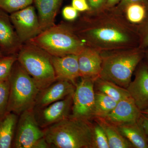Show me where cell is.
<instances>
[{"label":"cell","mask_w":148,"mask_h":148,"mask_svg":"<svg viewBox=\"0 0 148 148\" xmlns=\"http://www.w3.org/2000/svg\"><path fill=\"white\" fill-rule=\"evenodd\" d=\"M9 97L7 112L19 116L34 108L40 89L18 61L14 64L8 79Z\"/></svg>","instance_id":"5"},{"label":"cell","mask_w":148,"mask_h":148,"mask_svg":"<svg viewBox=\"0 0 148 148\" xmlns=\"http://www.w3.org/2000/svg\"><path fill=\"white\" fill-rule=\"evenodd\" d=\"M50 148L48 143L47 142L45 137L40 139L35 144L33 148Z\"/></svg>","instance_id":"32"},{"label":"cell","mask_w":148,"mask_h":148,"mask_svg":"<svg viewBox=\"0 0 148 148\" xmlns=\"http://www.w3.org/2000/svg\"><path fill=\"white\" fill-rule=\"evenodd\" d=\"M80 77L95 79L102 70L103 58L101 51L86 46L78 55Z\"/></svg>","instance_id":"14"},{"label":"cell","mask_w":148,"mask_h":148,"mask_svg":"<svg viewBox=\"0 0 148 148\" xmlns=\"http://www.w3.org/2000/svg\"><path fill=\"white\" fill-rule=\"evenodd\" d=\"M62 15L67 21H73L76 19L78 13L77 11L72 6H67L63 9Z\"/></svg>","instance_id":"28"},{"label":"cell","mask_w":148,"mask_h":148,"mask_svg":"<svg viewBox=\"0 0 148 148\" xmlns=\"http://www.w3.org/2000/svg\"><path fill=\"white\" fill-rule=\"evenodd\" d=\"M75 86L71 82L56 80L47 87L40 90L37 95L34 109H40L62 100L73 94Z\"/></svg>","instance_id":"12"},{"label":"cell","mask_w":148,"mask_h":148,"mask_svg":"<svg viewBox=\"0 0 148 148\" xmlns=\"http://www.w3.org/2000/svg\"><path fill=\"white\" fill-rule=\"evenodd\" d=\"M4 56V55L3 54L1 50H0V58H1V57H2V56Z\"/></svg>","instance_id":"37"},{"label":"cell","mask_w":148,"mask_h":148,"mask_svg":"<svg viewBox=\"0 0 148 148\" xmlns=\"http://www.w3.org/2000/svg\"><path fill=\"white\" fill-rule=\"evenodd\" d=\"M140 121L148 137V117L145 116L142 114V116L140 119Z\"/></svg>","instance_id":"33"},{"label":"cell","mask_w":148,"mask_h":148,"mask_svg":"<svg viewBox=\"0 0 148 148\" xmlns=\"http://www.w3.org/2000/svg\"><path fill=\"white\" fill-rule=\"evenodd\" d=\"M124 10L125 17L130 24H140L146 17V9L144 4H130L125 8Z\"/></svg>","instance_id":"23"},{"label":"cell","mask_w":148,"mask_h":148,"mask_svg":"<svg viewBox=\"0 0 148 148\" xmlns=\"http://www.w3.org/2000/svg\"><path fill=\"white\" fill-rule=\"evenodd\" d=\"M34 0H0V9L11 14L31 5Z\"/></svg>","instance_id":"26"},{"label":"cell","mask_w":148,"mask_h":148,"mask_svg":"<svg viewBox=\"0 0 148 148\" xmlns=\"http://www.w3.org/2000/svg\"><path fill=\"white\" fill-rule=\"evenodd\" d=\"M116 127L122 135L131 143L133 148H148V137L140 120L135 123Z\"/></svg>","instance_id":"19"},{"label":"cell","mask_w":148,"mask_h":148,"mask_svg":"<svg viewBox=\"0 0 148 148\" xmlns=\"http://www.w3.org/2000/svg\"><path fill=\"white\" fill-rule=\"evenodd\" d=\"M122 12L105 6L88 11L72 26L86 46L101 52L132 49L134 34Z\"/></svg>","instance_id":"1"},{"label":"cell","mask_w":148,"mask_h":148,"mask_svg":"<svg viewBox=\"0 0 148 148\" xmlns=\"http://www.w3.org/2000/svg\"><path fill=\"white\" fill-rule=\"evenodd\" d=\"M51 60L56 80L68 81L75 86L77 79L80 77L78 55L51 56Z\"/></svg>","instance_id":"15"},{"label":"cell","mask_w":148,"mask_h":148,"mask_svg":"<svg viewBox=\"0 0 148 148\" xmlns=\"http://www.w3.org/2000/svg\"><path fill=\"white\" fill-rule=\"evenodd\" d=\"M44 137L43 129L37 122L34 108L29 109L18 117L12 147L33 148L37 141Z\"/></svg>","instance_id":"7"},{"label":"cell","mask_w":148,"mask_h":148,"mask_svg":"<svg viewBox=\"0 0 148 148\" xmlns=\"http://www.w3.org/2000/svg\"><path fill=\"white\" fill-rule=\"evenodd\" d=\"M92 148H110L104 130L95 121L94 124H92Z\"/></svg>","instance_id":"24"},{"label":"cell","mask_w":148,"mask_h":148,"mask_svg":"<svg viewBox=\"0 0 148 148\" xmlns=\"http://www.w3.org/2000/svg\"><path fill=\"white\" fill-rule=\"evenodd\" d=\"M10 16L22 43L28 42L41 33L38 15L32 6L10 14Z\"/></svg>","instance_id":"9"},{"label":"cell","mask_w":148,"mask_h":148,"mask_svg":"<svg viewBox=\"0 0 148 148\" xmlns=\"http://www.w3.org/2000/svg\"><path fill=\"white\" fill-rule=\"evenodd\" d=\"M17 60V54L4 55L0 58V81L8 80L14 65Z\"/></svg>","instance_id":"25"},{"label":"cell","mask_w":148,"mask_h":148,"mask_svg":"<svg viewBox=\"0 0 148 148\" xmlns=\"http://www.w3.org/2000/svg\"><path fill=\"white\" fill-rule=\"evenodd\" d=\"M90 10H97L104 7L106 5L107 0H87Z\"/></svg>","instance_id":"30"},{"label":"cell","mask_w":148,"mask_h":148,"mask_svg":"<svg viewBox=\"0 0 148 148\" xmlns=\"http://www.w3.org/2000/svg\"><path fill=\"white\" fill-rule=\"evenodd\" d=\"M19 116L6 112L0 118V148L12 147Z\"/></svg>","instance_id":"18"},{"label":"cell","mask_w":148,"mask_h":148,"mask_svg":"<svg viewBox=\"0 0 148 148\" xmlns=\"http://www.w3.org/2000/svg\"><path fill=\"white\" fill-rule=\"evenodd\" d=\"M73 95L44 108L34 109L35 117L40 127L44 129L70 116L72 113Z\"/></svg>","instance_id":"10"},{"label":"cell","mask_w":148,"mask_h":148,"mask_svg":"<svg viewBox=\"0 0 148 148\" xmlns=\"http://www.w3.org/2000/svg\"><path fill=\"white\" fill-rule=\"evenodd\" d=\"M121 0H107L106 6L108 8H112L117 4L120 2Z\"/></svg>","instance_id":"34"},{"label":"cell","mask_w":148,"mask_h":148,"mask_svg":"<svg viewBox=\"0 0 148 148\" xmlns=\"http://www.w3.org/2000/svg\"><path fill=\"white\" fill-rule=\"evenodd\" d=\"M117 102L110 96L95 91L93 119L95 118H104L113 110Z\"/></svg>","instance_id":"22"},{"label":"cell","mask_w":148,"mask_h":148,"mask_svg":"<svg viewBox=\"0 0 148 148\" xmlns=\"http://www.w3.org/2000/svg\"><path fill=\"white\" fill-rule=\"evenodd\" d=\"M142 113L131 96L117 102L113 110L104 118L109 123L116 126L137 122Z\"/></svg>","instance_id":"11"},{"label":"cell","mask_w":148,"mask_h":148,"mask_svg":"<svg viewBox=\"0 0 148 148\" xmlns=\"http://www.w3.org/2000/svg\"><path fill=\"white\" fill-rule=\"evenodd\" d=\"M17 61L32 77L40 90L56 80L51 55L29 42L22 45Z\"/></svg>","instance_id":"6"},{"label":"cell","mask_w":148,"mask_h":148,"mask_svg":"<svg viewBox=\"0 0 148 148\" xmlns=\"http://www.w3.org/2000/svg\"><path fill=\"white\" fill-rule=\"evenodd\" d=\"M147 0H121L116 8L119 10L123 12L125 8L128 5L133 3H146Z\"/></svg>","instance_id":"31"},{"label":"cell","mask_w":148,"mask_h":148,"mask_svg":"<svg viewBox=\"0 0 148 148\" xmlns=\"http://www.w3.org/2000/svg\"><path fill=\"white\" fill-rule=\"evenodd\" d=\"M101 54L103 63L99 77L127 88L143 54L132 49L103 51Z\"/></svg>","instance_id":"4"},{"label":"cell","mask_w":148,"mask_h":148,"mask_svg":"<svg viewBox=\"0 0 148 148\" xmlns=\"http://www.w3.org/2000/svg\"><path fill=\"white\" fill-rule=\"evenodd\" d=\"M22 45L10 15L0 9V50L4 55L17 54Z\"/></svg>","instance_id":"13"},{"label":"cell","mask_w":148,"mask_h":148,"mask_svg":"<svg viewBox=\"0 0 148 148\" xmlns=\"http://www.w3.org/2000/svg\"><path fill=\"white\" fill-rule=\"evenodd\" d=\"M63 0H34L42 32L55 25L56 17Z\"/></svg>","instance_id":"17"},{"label":"cell","mask_w":148,"mask_h":148,"mask_svg":"<svg viewBox=\"0 0 148 148\" xmlns=\"http://www.w3.org/2000/svg\"><path fill=\"white\" fill-rule=\"evenodd\" d=\"M141 111L148 109V66L138 69L135 79L126 88Z\"/></svg>","instance_id":"16"},{"label":"cell","mask_w":148,"mask_h":148,"mask_svg":"<svg viewBox=\"0 0 148 148\" xmlns=\"http://www.w3.org/2000/svg\"><path fill=\"white\" fill-rule=\"evenodd\" d=\"M72 6L77 11L83 12L90 10L87 0H72Z\"/></svg>","instance_id":"29"},{"label":"cell","mask_w":148,"mask_h":148,"mask_svg":"<svg viewBox=\"0 0 148 148\" xmlns=\"http://www.w3.org/2000/svg\"><path fill=\"white\" fill-rule=\"evenodd\" d=\"M94 88L96 91L110 96L117 102L130 96L126 88L99 77L94 80Z\"/></svg>","instance_id":"21"},{"label":"cell","mask_w":148,"mask_h":148,"mask_svg":"<svg viewBox=\"0 0 148 148\" xmlns=\"http://www.w3.org/2000/svg\"><path fill=\"white\" fill-rule=\"evenodd\" d=\"M9 92V81H0V118L7 112Z\"/></svg>","instance_id":"27"},{"label":"cell","mask_w":148,"mask_h":148,"mask_svg":"<svg viewBox=\"0 0 148 148\" xmlns=\"http://www.w3.org/2000/svg\"><path fill=\"white\" fill-rule=\"evenodd\" d=\"M142 45L143 47H147L148 46V29L145 34L144 35L142 42Z\"/></svg>","instance_id":"35"},{"label":"cell","mask_w":148,"mask_h":148,"mask_svg":"<svg viewBox=\"0 0 148 148\" xmlns=\"http://www.w3.org/2000/svg\"><path fill=\"white\" fill-rule=\"evenodd\" d=\"M94 120L104 130L110 148H133L131 143L122 135L116 126L109 123L102 118H95Z\"/></svg>","instance_id":"20"},{"label":"cell","mask_w":148,"mask_h":148,"mask_svg":"<svg viewBox=\"0 0 148 148\" xmlns=\"http://www.w3.org/2000/svg\"><path fill=\"white\" fill-rule=\"evenodd\" d=\"M28 42L52 56L78 55L86 46L72 25L62 22L43 31Z\"/></svg>","instance_id":"3"},{"label":"cell","mask_w":148,"mask_h":148,"mask_svg":"<svg viewBox=\"0 0 148 148\" xmlns=\"http://www.w3.org/2000/svg\"><path fill=\"white\" fill-rule=\"evenodd\" d=\"M80 78V81L76 84L73 95L71 116L90 121L93 119L95 79L89 78Z\"/></svg>","instance_id":"8"},{"label":"cell","mask_w":148,"mask_h":148,"mask_svg":"<svg viewBox=\"0 0 148 148\" xmlns=\"http://www.w3.org/2000/svg\"><path fill=\"white\" fill-rule=\"evenodd\" d=\"M92 127L90 121L71 115L43 129L50 147L92 148Z\"/></svg>","instance_id":"2"},{"label":"cell","mask_w":148,"mask_h":148,"mask_svg":"<svg viewBox=\"0 0 148 148\" xmlns=\"http://www.w3.org/2000/svg\"><path fill=\"white\" fill-rule=\"evenodd\" d=\"M141 113H142L143 115H145V116L148 117V109L141 111Z\"/></svg>","instance_id":"36"}]
</instances>
